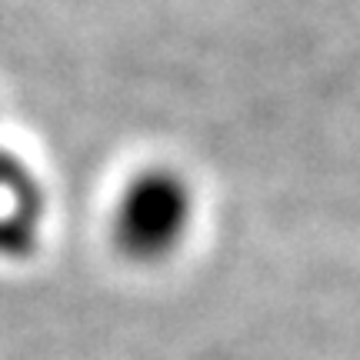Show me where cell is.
I'll return each instance as SVG.
<instances>
[{"mask_svg":"<svg viewBox=\"0 0 360 360\" xmlns=\"http://www.w3.org/2000/svg\"><path fill=\"white\" fill-rule=\"evenodd\" d=\"M193 224V191L177 170L150 167L127 180L114 207V244L137 264L177 254Z\"/></svg>","mask_w":360,"mask_h":360,"instance_id":"6da1fadb","label":"cell"},{"mask_svg":"<svg viewBox=\"0 0 360 360\" xmlns=\"http://www.w3.org/2000/svg\"><path fill=\"white\" fill-rule=\"evenodd\" d=\"M40 227V193L13 157L0 154V254H24Z\"/></svg>","mask_w":360,"mask_h":360,"instance_id":"7a4b0ae2","label":"cell"}]
</instances>
